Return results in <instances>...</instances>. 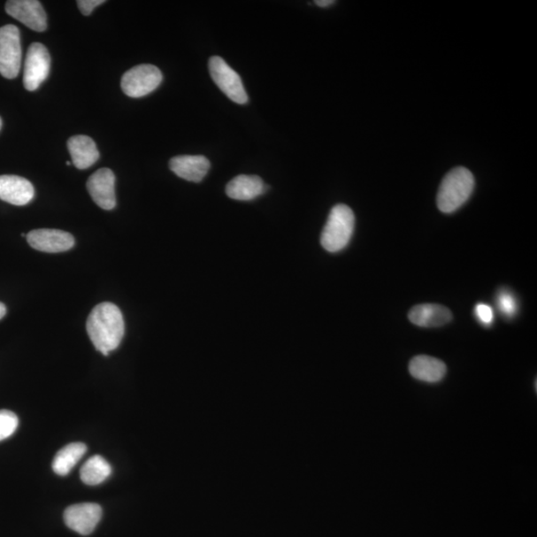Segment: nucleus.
Returning a JSON list of instances; mask_svg holds the SVG:
<instances>
[{
	"label": "nucleus",
	"mask_w": 537,
	"mask_h": 537,
	"mask_svg": "<svg viewBox=\"0 0 537 537\" xmlns=\"http://www.w3.org/2000/svg\"><path fill=\"white\" fill-rule=\"evenodd\" d=\"M87 333L96 349L108 357L117 349L125 335V322L121 310L111 303L96 306L87 320Z\"/></svg>",
	"instance_id": "1"
},
{
	"label": "nucleus",
	"mask_w": 537,
	"mask_h": 537,
	"mask_svg": "<svg viewBox=\"0 0 537 537\" xmlns=\"http://www.w3.org/2000/svg\"><path fill=\"white\" fill-rule=\"evenodd\" d=\"M475 188L474 175L464 167L449 173L437 195V206L443 213H453L468 202Z\"/></svg>",
	"instance_id": "2"
},
{
	"label": "nucleus",
	"mask_w": 537,
	"mask_h": 537,
	"mask_svg": "<svg viewBox=\"0 0 537 537\" xmlns=\"http://www.w3.org/2000/svg\"><path fill=\"white\" fill-rule=\"evenodd\" d=\"M355 224V214L350 207L344 204L335 205L328 215L320 243L328 252L341 251L350 242Z\"/></svg>",
	"instance_id": "3"
},
{
	"label": "nucleus",
	"mask_w": 537,
	"mask_h": 537,
	"mask_svg": "<svg viewBox=\"0 0 537 537\" xmlns=\"http://www.w3.org/2000/svg\"><path fill=\"white\" fill-rule=\"evenodd\" d=\"M162 81L163 74L157 67L142 64L126 72L121 86L129 97L142 98L154 92Z\"/></svg>",
	"instance_id": "4"
},
{
	"label": "nucleus",
	"mask_w": 537,
	"mask_h": 537,
	"mask_svg": "<svg viewBox=\"0 0 537 537\" xmlns=\"http://www.w3.org/2000/svg\"><path fill=\"white\" fill-rule=\"evenodd\" d=\"M21 60L19 29L12 24L0 28V74L6 79L18 77Z\"/></svg>",
	"instance_id": "5"
},
{
	"label": "nucleus",
	"mask_w": 537,
	"mask_h": 537,
	"mask_svg": "<svg viewBox=\"0 0 537 537\" xmlns=\"http://www.w3.org/2000/svg\"><path fill=\"white\" fill-rule=\"evenodd\" d=\"M213 81L227 97L243 105L248 102V96L242 78L222 58L214 56L208 63Z\"/></svg>",
	"instance_id": "6"
},
{
	"label": "nucleus",
	"mask_w": 537,
	"mask_h": 537,
	"mask_svg": "<svg viewBox=\"0 0 537 537\" xmlns=\"http://www.w3.org/2000/svg\"><path fill=\"white\" fill-rule=\"evenodd\" d=\"M51 66L50 54L42 43H32L27 54L24 65L23 84L27 91H35L42 85Z\"/></svg>",
	"instance_id": "7"
},
{
	"label": "nucleus",
	"mask_w": 537,
	"mask_h": 537,
	"mask_svg": "<svg viewBox=\"0 0 537 537\" xmlns=\"http://www.w3.org/2000/svg\"><path fill=\"white\" fill-rule=\"evenodd\" d=\"M103 511L98 503L84 502L74 504L64 512V522L81 535L91 534L102 518Z\"/></svg>",
	"instance_id": "8"
},
{
	"label": "nucleus",
	"mask_w": 537,
	"mask_h": 537,
	"mask_svg": "<svg viewBox=\"0 0 537 537\" xmlns=\"http://www.w3.org/2000/svg\"><path fill=\"white\" fill-rule=\"evenodd\" d=\"M115 183V174L109 168H101L87 181V189L94 203L104 211H111L116 207Z\"/></svg>",
	"instance_id": "9"
},
{
	"label": "nucleus",
	"mask_w": 537,
	"mask_h": 537,
	"mask_svg": "<svg viewBox=\"0 0 537 537\" xmlns=\"http://www.w3.org/2000/svg\"><path fill=\"white\" fill-rule=\"evenodd\" d=\"M5 11L32 30L43 32L47 28V16L38 0H10L5 4Z\"/></svg>",
	"instance_id": "10"
},
{
	"label": "nucleus",
	"mask_w": 537,
	"mask_h": 537,
	"mask_svg": "<svg viewBox=\"0 0 537 537\" xmlns=\"http://www.w3.org/2000/svg\"><path fill=\"white\" fill-rule=\"evenodd\" d=\"M27 242L34 249L46 253L65 252L75 245L68 232L58 229H36L27 234Z\"/></svg>",
	"instance_id": "11"
},
{
	"label": "nucleus",
	"mask_w": 537,
	"mask_h": 537,
	"mask_svg": "<svg viewBox=\"0 0 537 537\" xmlns=\"http://www.w3.org/2000/svg\"><path fill=\"white\" fill-rule=\"evenodd\" d=\"M35 188L32 183L18 175L0 176V199L4 202L23 206L28 204L35 197Z\"/></svg>",
	"instance_id": "12"
},
{
	"label": "nucleus",
	"mask_w": 537,
	"mask_h": 537,
	"mask_svg": "<svg viewBox=\"0 0 537 537\" xmlns=\"http://www.w3.org/2000/svg\"><path fill=\"white\" fill-rule=\"evenodd\" d=\"M170 168L180 179L202 181L211 170V162L203 156H179L171 159Z\"/></svg>",
	"instance_id": "13"
},
{
	"label": "nucleus",
	"mask_w": 537,
	"mask_h": 537,
	"mask_svg": "<svg viewBox=\"0 0 537 537\" xmlns=\"http://www.w3.org/2000/svg\"><path fill=\"white\" fill-rule=\"evenodd\" d=\"M410 322L422 327H437L450 323L453 315L450 310L435 303L418 304L408 314Z\"/></svg>",
	"instance_id": "14"
},
{
	"label": "nucleus",
	"mask_w": 537,
	"mask_h": 537,
	"mask_svg": "<svg viewBox=\"0 0 537 537\" xmlns=\"http://www.w3.org/2000/svg\"><path fill=\"white\" fill-rule=\"evenodd\" d=\"M409 372L417 380L427 383H437L445 378L447 366L435 357L417 356L409 364Z\"/></svg>",
	"instance_id": "15"
},
{
	"label": "nucleus",
	"mask_w": 537,
	"mask_h": 537,
	"mask_svg": "<svg viewBox=\"0 0 537 537\" xmlns=\"http://www.w3.org/2000/svg\"><path fill=\"white\" fill-rule=\"evenodd\" d=\"M268 187L257 175H238L226 187V195L235 200L249 202L267 191Z\"/></svg>",
	"instance_id": "16"
},
{
	"label": "nucleus",
	"mask_w": 537,
	"mask_h": 537,
	"mask_svg": "<svg viewBox=\"0 0 537 537\" xmlns=\"http://www.w3.org/2000/svg\"><path fill=\"white\" fill-rule=\"evenodd\" d=\"M67 144L72 162L78 170H87L100 157L97 146L89 136L82 134L72 136Z\"/></svg>",
	"instance_id": "17"
},
{
	"label": "nucleus",
	"mask_w": 537,
	"mask_h": 537,
	"mask_svg": "<svg viewBox=\"0 0 537 537\" xmlns=\"http://www.w3.org/2000/svg\"><path fill=\"white\" fill-rule=\"evenodd\" d=\"M87 452V447L83 443L69 444L55 456L52 469L55 474L66 476L73 469L78 462L83 458Z\"/></svg>",
	"instance_id": "18"
},
{
	"label": "nucleus",
	"mask_w": 537,
	"mask_h": 537,
	"mask_svg": "<svg viewBox=\"0 0 537 537\" xmlns=\"http://www.w3.org/2000/svg\"><path fill=\"white\" fill-rule=\"evenodd\" d=\"M111 464L102 456L96 455L88 460L80 472L83 483L88 486L100 485L111 476Z\"/></svg>",
	"instance_id": "19"
},
{
	"label": "nucleus",
	"mask_w": 537,
	"mask_h": 537,
	"mask_svg": "<svg viewBox=\"0 0 537 537\" xmlns=\"http://www.w3.org/2000/svg\"><path fill=\"white\" fill-rule=\"evenodd\" d=\"M19 424V417L8 410H0V442L10 438L18 429Z\"/></svg>",
	"instance_id": "20"
},
{
	"label": "nucleus",
	"mask_w": 537,
	"mask_h": 537,
	"mask_svg": "<svg viewBox=\"0 0 537 537\" xmlns=\"http://www.w3.org/2000/svg\"><path fill=\"white\" fill-rule=\"evenodd\" d=\"M499 307L504 316L512 317L516 315L518 311V303L515 296L510 292H501L499 294Z\"/></svg>",
	"instance_id": "21"
},
{
	"label": "nucleus",
	"mask_w": 537,
	"mask_h": 537,
	"mask_svg": "<svg viewBox=\"0 0 537 537\" xmlns=\"http://www.w3.org/2000/svg\"><path fill=\"white\" fill-rule=\"evenodd\" d=\"M476 314L480 323L491 325L494 320V312L490 306L485 303H479L476 307Z\"/></svg>",
	"instance_id": "22"
},
{
	"label": "nucleus",
	"mask_w": 537,
	"mask_h": 537,
	"mask_svg": "<svg viewBox=\"0 0 537 537\" xmlns=\"http://www.w3.org/2000/svg\"><path fill=\"white\" fill-rule=\"evenodd\" d=\"M105 3V0H79L77 4L82 14L90 15L96 7Z\"/></svg>",
	"instance_id": "23"
},
{
	"label": "nucleus",
	"mask_w": 537,
	"mask_h": 537,
	"mask_svg": "<svg viewBox=\"0 0 537 537\" xmlns=\"http://www.w3.org/2000/svg\"><path fill=\"white\" fill-rule=\"evenodd\" d=\"M319 7H327L334 4V0H318L316 2Z\"/></svg>",
	"instance_id": "24"
},
{
	"label": "nucleus",
	"mask_w": 537,
	"mask_h": 537,
	"mask_svg": "<svg viewBox=\"0 0 537 537\" xmlns=\"http://www.w3.org/2000/svg\"><path fill=\"white\" fill-rule=\"evenodd\" d=\"M6 315V307L3 303H0V319L4 318Z\"/></svg>",
	"instance_id": "25"
},
{
	"label": "nucleus",
	"mask_w": 537,
	"mask_h": 537,
	"mask_svg": "<svg viewBox=\"0 0 537 537\" xmlns=\"http://www.w3.org/2000/svg\"><path fill=\"white\" fill-rule=\"evenodd\" d=\"M2 127H3V119H2V118H0V130H2Z\"/></svg>",
	"instance_id": "26"
},
{
	"label": "nucleus",
	"mask_w": 537,
	"mask_h": 537,
	"mask_svg": "<svg viewBox=\"0 0 537 537\" xmlns=\"http://www.w3.org/2000/svg\"><path fill=\"white\" fill-rule=\"evenodd\" d=\"M66 165H71V163H70V162H67V163H66Z\"/></svg>",
	"instance_id": "27"
}]
</instances>
